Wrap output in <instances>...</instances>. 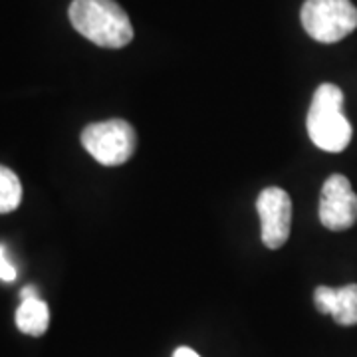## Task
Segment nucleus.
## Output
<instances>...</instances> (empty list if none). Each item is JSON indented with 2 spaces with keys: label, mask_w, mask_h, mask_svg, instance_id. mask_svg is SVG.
I'll list each match as a JSON object with an SVG mask.
<instances>
[{
  "label": "nucleus",
  "mask_w": 357,
  "mask_h": 357,
  "mask_svg": "<svg viewBox=\"0 0 357 357\" xmlns=\"http://www.w3.org/2000/svg\"><path fill=\"white\" fill-rule=\"evenodd\" d=\"M70 22L84 38L102 48H123L133 40L128 13L115 0H74Z\"/></svg>",
  "instance_id": "obj_1"
},
{
  "label": "nucleus",
  "mask_w": 357,
  "mask_h": 357,
  "mask_svg": "<svg viewBox=\"0 0 357 357\" xmlns=\"http://www.w3.org/2000/svg\"><path fill=\"white\" fill-rule=\"evenodd\" d=\"M306 126L314 145L328 153H340L349 145L354 128L344 114V91L335 84H321L316 89Z\"/></svg>",
  "instance_id": "obj_2"
},
{
  "label": "nucleus",
  "mask_w": 357,
  "mask_h": 357,
  "mask_svg": "<svg viewBox=\"0 0 357 357\" xmlns=\"http://www.w3.org/2000/svg\"><path fill=\"white\" fill-rule=\"evenodd\" d=\"M82 145L98 163L117 167L133 157L137 147V133L126 119H107L84 129Z\"/></svg>",
  "instance_id": "obj_3"
},
{
  "label": "nucleus",
  "mask_w": 357,
  "mask_h": 357,
  "mask_svg": "<svg viewBox=\"0 0 357 357\" xmlns=\"http://www.w3.org/2000/svg\"><path fill=\"white\" fill-rule=\"evenodd\" d=\"M302 26L321 44H333L357 28V8L351 0H306L302 6Z\"/></svg>",
  "instance_id": "obj_4"
},
{
  "label": "nucleus",
  "mask_w": 357,
  "mask_h": 357,
  "mask_svg": "<svg viewBox=\"0 0 357 357\" xmlns=\"http://www.w3.org/2000/svg\"><path fill=\"white\" fill-rule=\"evenodd\" d=\"M256 208L260 215L262 243L270 250L282 248L292 229V199L280 187H268L260 192Z\"/></svg>",
  "instance_id": "obj_5"
},
{
  "label": "nucleus",
  "mask_w": 357,
  "mask_h": 357,
  "mask_svg": "<svg viewBox=\"0 0 357 357\" xmlns=\"http://www.w3.org/2000/svg\"><path fill=\"white\" fill-rule=\"evenodd\" d=\"M319 220L326 229L347 230L357 220V195L349 178L335 173L321 187L319 197Z\"/></svg>",
  "instance_id": "obj_6"
},
{
  "label": "nucleus",
  "mask_w": 357,
  "mask_h": 357,
  "mask_svg": "<svg viewBox=\"0 0 357 357\" xmlns=\"http://www.w3.org/2000/svg\"><path fill=\"white\" fill-rule=\"evenodd\" d=\"M314 302L321 314H330L340 326L357 324V284H347L344 288L319 286L314 292Z\"/></svg>",
  "instance_id": "obj_7"
},
{
  "label": "nucleus",
  "mask_w": 357,
  "mask_h": 357,
  "mask_svg": "<svg viewBox=\"0 0 357 357\" xmlns=\"http://www.w3.org/2000/svg\"><path fill=\"white\" fill-rule=\"evenodd\" d=\"M16 326L26 335H42L50 326V310L40 298H28L16 310Z\"/></svg>",
  "instance_id": "obj_8"
},
{
  "label": "nucleus",
  "mask_w": 357,
  "mask_h": 357,
  "mask_svg": "<svg viewBox=\"0 0 357 357\" xmlns=\"http://www.w3.org/2000/svg\"><path fill=\"white\" fill-rule=\"evenodd\" d=\"M22 201V183L13 169L0 165V215L13 213Z\"/></svg>",
  "instance_id": "obj_9"
},
{
  "label": "nucleus",
  "mask_w": 357,
  "mask_h": 357,
  "mask_svg": "<svg viewBox=\"0 0 357 357\" xmlns=\"http://www.w3.org/2000/svg\"><path fill=\"white\" fill-rule=\"evenodd\" d=\"M16 276H18V272H16V268L13 266V262L6 258L4 246L0 244V280L14 282L16 280Z\"/></svg>",
  "instance_id": "obj_10"
},
{
  "label": "nucleus",
  "mask_w": 357,
  "mask_h": 357,
  "mask_svg": "<svg viewBox=\"0 0 357 357\" xmlns=\"http://www.w3.org/2000/svg\"><path fill=\"white\" fill-rule=\"evenodd\" d=\"M173 357H201L197 351H192L191 347H177Z\"/></svg>",
  "instance_id": "obj_11"
},
{
  "label": "nucleus",
  "mask_w": 357,
  "mask_h": 357,
  "mask_svg": "<svg viewBox=\"0 0 357 357\" xmlns=\"http://www.w3.org/2000/svg\"><path fill=\"white\" fill-rule=\"evenodd\" d=\"M22 300H28V298H38V292H36V288L34 286H28V288H24L22 290Z\"/></svg>",
  "instance_id": "obj_12"
}]
</instances>
